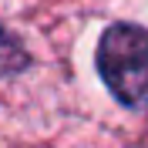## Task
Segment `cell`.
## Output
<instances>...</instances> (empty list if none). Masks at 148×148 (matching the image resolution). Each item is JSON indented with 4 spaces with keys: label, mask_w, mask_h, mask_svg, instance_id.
<instances>
[{
    "label": "cell",
    "mask_w": 148,
    "mask_h": 148,
    "mask_svg": "<svg viewBox=\"0 0 148 148\" xmlns=\"http://www.w3.org/2000/svg\"><path fill=\"white\" fill-rule=\"evenodd\" d=\"M98 71L121 104H148V30L135 24L108 27L98 44Z\"/></svg>",
    "instance_id": "1"
},
{
    "label": "cell",
    "mask_w": 148,
    "mask_h": 148,
    "mask_svg": "<svg viewBox=\"0 0 148 148\" xmlns=\"http://www.w3.org/2000/svg\"><path fill=\"white\" fill-rule=\"evenodd\" d=\"M24 64H27L24 51H20L7 34H0V74H14L17 67H24Z\"/></svg>",
    "instance_id": "2"
}]
</instances>
